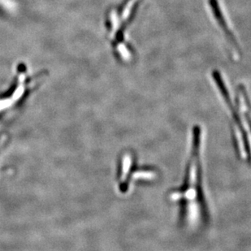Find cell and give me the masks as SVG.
Here are the masks:
<instances>
[{
	"label": "cell",
	"instance_id": "3",
	"mask_svg": "<svg viewBox=\"0 0 251 251\" xmlns=\"http://www.w3.org/2000/svg\"><path fill=\"white\" fill-rule=\"evenodd\" d=\"M0 8L8 12H13L17 10V3L15 0H0Z\"/></svg>",
	"mask_w": 251,
	"mask_h": 251
},
{
	"label": "cell",
	"instance_id": "1",
	"mask_svg": "<svg viewBox=\"0 0 251 251\" xmlns=\"http://www.w3.org/2000/svg\"><path fill=\"white\" fill-rule=\"evenodd\" d=\"M141 0H126L120 8H114L108 12L107 29L112 39L114 49L121 58L129 59L130 49L125 43V32L133 21Z\"/></svg>",
	"mask_w": 251,
	"mask_h": 251
},
{
	"label": "cell",
	"instance_id": "2",
	"mask_svg": "<svg viewBox=\"0 0 251 251\" xmlns=\"http://www.w3.org/2000/svg\"><path fill=\"white\" fill-rule=\"evenodd\" d=\"M210 6H211V11H212V13L215 16V18L218 22L219 25H221L225 37L227 38V43H229L230 48L232 50V55L238 56L239 55L238 46H237L234 36L232 33V31L230 30L227 22L224 17L223 12H222L221 7H219L218 2L216 0H210Z\"/></svg>",
	"mask_w": 251,
	"mask_h": 251
}]
</instances>
